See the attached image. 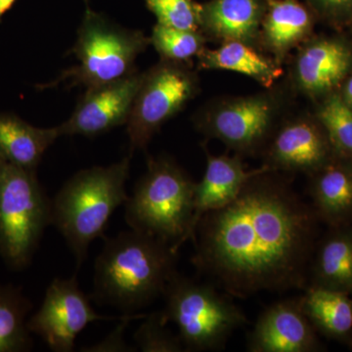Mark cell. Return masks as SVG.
Wrapping results in <instances>:
<instances>
[{
	"instance_id": "1f68e13d",
	"label": "cell",
	"mask_w": 352,
	"mask_h": 352,
	"mask_svg": "<svg viewBox=\"0 0 352 352\" xmlns=\"http://www.w3.org/2000/svg\"><path fill=\"white\" fill-rule=\"evenodd\" d=\"M85 1H87V0H85Z\"/></svg>"
},
{
	"instance_id": "f546056e",
	"label": "cell",
	"mask_w": 352,
	"mask_h": 352,
	"mask_svg": "<svg viewBox=\"0 0 352 352\" xmlns=\"http://www.w3.org/2000/svg\"><path fill=\"white\" fill-rule=\"evenodd\" d=\"M17 0H0V23L2 18L14 6Z\"/></svg>"
},
{
	"instance_id": "ffe728a7",
	"label": "cell",
	"mask_w": 352,
	"mask_h": 352,
	"mask_svg": "<svg viewBox=\"0 0 352 352\" xmlns=\"http://www.w3.org/2000/svg\"><path fill=\"white\" fill-rule=\"evenodd\" d=\"M315 214L333 226L352 217V173L340 166H329L312 189Z\"/></svg>"
},
{
	"instance_id": "8992f818",
	"label": "cell",
	"mask_w": 352,
	"mask_h": 352,
	"mask_svg": "<svg viewBox=\"0 0 352 352\" xmlns=\"http://www.w3.org/2000/svg\"><path fill=\"white\" fill-rule=\"evenodd\" d=\"M148 41L142 32L124 29L87 8L71 50L78 66L43 87H56L69 80L72 85L91 88L126 78L135 72L134 62Z\"/></svg>"
},
{
	"instance_id": "4fadbf2b",
	"label": "cell",
	"mask_w": 352,
	"mask_h": 352,
	"mask_svg": "<svg viewBox=\"0 0 352 352\" xmlns=\"http://www.w3.org/2000/svg\"><path fill=\"white\" fill-rule=\"evenodd\" d=\"M60 136L58 126L39 129L13 113H0V156L19 168L36 171L44 153Z\"/></svg>"
},
{
	"instance_id": "4dcf8cb0",
	"label": "cell",
	"mask_w": 352,
	"mask_h": 352,
	"mask_svg": "<svg viewBox=\"0 0 352 352\" xmlns=\"http://www.w3.org/2000/svg\"><path fill=\"white\" fill-rule=\"evenodd\" d=\"M344 101L352 109V76L347 82L346 92H344Z\"/></svg>"
},
{
	"instance_id": "7c38bea8",
	"label": "cell",
	"mask_w": 352,
	"mask_h": 352,
	"mask_svg": "<svg viewBox=\"0 0 352 352\" xmlns=\"http://www.w3.org/2000/svg\"><path fill=\"white\" fill-rule=\"evenodd\" d=\"M261 171L248 173L238 160L228 157H208L207 170L194 192L191 239L201 217L228 205L254 176Z\"/></svg>"
},
{
	"instance_id": "4316f807",
	"label": "cell",
	"mask_w": 352,
	"mask_h": 352,
	"mask_svg": "<svg viewBox=\"0 0 352 352\" xmlns=\"http://www.w3.org/2000/svg\"><path fill=\"white\" fill-rule=\"evenodd\" d=\"M159 24L196 31L201 22V8L192 0H145Z\"/></svg>"
},
{
	"instance_id": "e0dca14e",
	"label": "cell",
	"mask_w": 352,
	"mask_h": 352,
	"mask_svg": "<svg viewBox=\"0 0 352 352\" xmlns=\"http://www.w3.org/2000/svg\"><path fill=\"white\" fill-rule=\"evenodd\" d=\"M327 148L318 131L307 122L285 127L273 142V161L289 170H312L322 164Z\"/></svg>"
},
{
	"instance_id": "6da1fadb",
	"label": "cell",
	"mask_w": 352,
	"mask_h": 352,
	"mask_svg": "<svg viewBox=\"0 0 352 352\" xmlns=\"http://www.w3.org/2000/svg\"><path fill=\"white\" fill-rule=\"evenodd\" d=\"M315 212L293 191L249 180L228 205L204 215L192 263L227 293L302 288L314 254Z\"/></svg>"
},
{
	"instance_id": "ba28073f",
	"label": "cell",
	"mask_w": 352,
	"mask_h": 352,
	"mask_svg": "<svg viewBox=\"0 0 352 352\" xmlns=\"http://www.w3.org/2000/svg\"><path fill=\"white\" fill-rule=\"evenodd\" d=\"M194 91L193 78L171 64L143 75L126 127L131 149H142L162 124L175 115Z\"/></svg>"
},
{
	"instance_id": "44dd1931",
	"label": "cell",
	"mask_w": 352,
	"mask_h": 352,
	"mask_svg": "<svg viewBox=\"0 0 352 352\" xmlns=\"http://www.w3.org/2000/svg\"><path fill=\"white\" fill-rule=\"evenodd\" d=\"M32 309L21 287L0 284V352L31 351L34 342L27 317Z\"/></svg>"
},
{
	"instance_id": "7402d4cb",
	"label": "cell",
	"mask_w": 352,
	"mask_h": 352,
	"mask_svg": "<svg viewBox=\"0 0 352 352\" xmlns=\"http://www.w3.org/2000/svg\"><path fill=\"white\" fill-rule=\"evenodd\" d=\"M201 66L236 72L265 85L272 82L280 74L279 69L240 41H231L217 50L210 51L201 58Z\"/></svg>"
},
{
	"instance_id": "8fae6325",
	"label": "cell",
	"mask_w": 352,
	"mask_h": 352,
	"mask_svg": "<svg viewBox=\"0 0 352 352\" xmlns=\"http://www.w3.org/2000/svg\"><path fill=\"white\" fill-rule=\"evenodd\" d=\"M318 349L314 327L300 300H281L266 308L248 340L251 352H312Z\"/></svg>"
},
{
	"instance_id": "484cf974",
	"label": "cell",
	"mask_w": 352,
	"mask_h": 352,
	"mask_svg": "<svg viewBox=\"0 0 352 352\" xmlns=\"http://www.w3.org/2000/svg\"><path fill=\"white\" fill-rule=\"evenodd\" d=\"M161 312L149 315L134 333L136 347L143 352L187 351L179 336L166 328Z\"/></svg>"
},
{
	"instance_id": "83f0119b",
	"label": "cell",
	"mask_w": 352,
	"mask_h": 352,
	"mask_svg": "<svg viewBox=\"0 0 352 352\" xmlns=\"http://www.w3.org/2000/svg\"><path fill=\"white\" fill-rule=\"evenodd\" d=\"M136 317L135 315H124L122 322L115 330L112 331L107 337L100 342H96L90 346L82 347L85 352H131L135 351V347L129 346L124 339V332L129 321Z\"/></svg>"
},
{
	"instance_id": "2e32d148",
	"label": "cell",
	"mask_w": 352,
	"mask_h": 352,
	"mask_svg": "<svg viewBox=\"0 0 352 352\" xmlns=\"http://www.w3.org/2000/svg\"><path fill=\"white\" fill-rule=\"evenodd\" d=\"M349 64L351 55L342 44L321 41L309 46L300 57L298 80L308 91H325L344 78Z\"/></svg>"
},
{
	"instance_id": "5bb4252c",
	"label": "cell",
	"mask_w": 352,
	"mask_h": 352,
	"mask_svg": "<svg viewBox=\"0 0 352 352\" xmlns=\"http://www.w3.org/2000/svg\"><path fill=\"white\" fill-rule=\"evenodd\" d=\"M270 108L261 99H245L226 106L210 120V129L232 147L247 149L258 144L270 126Z\"/></svg>"
},
{
	"instance_id": "7a4b0ae2",
	"label": "cell",
	"mask_w": 352,
	"mask_h": 352,
	"mask_svg": "<svg viewBox=\"0 0 352 352\" xmlns=\"http://www.w3.org/2000/svg\"><path fill=\"white\" fill-rule=\"evenodd\" d=\"M177 254L166 241L133 229L107 238L95 261L90 298L134 315L164 295L177 273Z\"/></svg>"
},
{
	"instance_id": "d6986e66",
	"label": "cell",
	"mask_w": 352,
	"mask_h": 352,
	"mask_svg": "<svg viewBox=\"0 0 352 352\" xmlns=\"http://www.w3.org/2000/svg\"><path fill=\"white\" fill-rule=\"evenodd\" d=\"M259 13L258 0H212L201 8V21L217 36L242 41L256 31Z\"/></svg>"
},
{
	"instance_id": "3957f363",
	"label": "cell",
	"mask_w": 352,
	"mask_h": 352,
	"mask_svg": "<svg viewBox=\"0 0 352 352\" xmlns=\"http://www.w3.org/2000/svg\"><path fill=\"white\" fill-rule=\"evenodd\" d=\"M129 168L131 156L109 166L78 171L51 200L52 226L63 236L78 267L87 259L90 244L104 237L113 212L129 198Z\"/></svg>"
},
{
	"instance_id": "5b68a950",
	"label": "cell",
	"mask_w": 352,
	"mask_h": 352,
	"mask_svg": "<svg viewBox=\"0 0 352 352\" xmlns=\"http://www.w3.org/2000/svg\"><path fill=\"white\" fill-rule=\"evenodd\" d=\"M52 203L36 177L0 156V256L14 270L30 265L46 227Z\"/></svg>"
},
{
	"instance_id": "d4e9b609",
	"label": "cell",
	"mask_w": 352,
	"mask_h": 352,
	"mask_svg": "<svg viewBox=\"0 0 352 352\" xmlns=\"http://www.w3.org/2000/svg\"><path fill=\"white\" fill-rule=\"evenodd\" d=\"M319 119L333 144L340 151L352 154V109L346 101L335 95L321 109Z\"/></svg>"
},
{
	"instance_id": "52a82bcc",
	"label": "cell",
	"mask_w": 352,
	"mask_h": 352,
	"mask_svg": "<svg viewBox=\"0 0 352 352\" xmlns=\"http://www.w3.org/2000/svg\"><path fill=\"white\" fill-rule=\"evenodd\" d=\"M162 318L173 322L186 351H214L226 346L231 333L244 325L245 317L226 296L210 285L196 283L176 273L164 295Z\"/></svg>"
},
{
	"instance_id": "9c48e42d",
	"label": "cell",
	"mask_w": 352,
	"mask_h": 352,
	"mask_svg": "<svg viewBox=\"0 0 352 352\" xmlns=\"http://www.w3.org/2000/svg\"><path fill=\"white\" fill-rule=\"evenodd\" d=\"M108 319L95 312L90 298L80 289L76 275L55 278L41 308L28 320V328L43 339L51 351L71 352L76 337L88 324Z\"/></svg>"
},
{
	"instance_id": "ac0fdd59",
	"label": "cell",
	"mask_w": 352,
	"mask_h": 352,
	"mask_svg": "<svg viewBox=\"0 0 352 352\" xmlns=\"http://www.w3.org/2000/svg\"><path fill=\"white\" fill-rule=\"evenodd\" d=\"M300 307L314 328L333 338L352 330V300L346 294L311 286L300 298Z\"/></svg>"
},
{
	"instance_id": "603a6c76",
	"label": "cell",
	"mask_w": 352,
	"mask_h": 352,
	"mask_svg": "<svg viewBox=\"0 0 352 352\" xmlns=\"http://www.w3.org/2000/svg\"><path fill=\"white\" fill-rule=\"evenodd\" d=\"M307 9L294 0H270V12L265 22L268 41L276 48L295 43L309 27Z\"/></svg>"
},
{
	"instance_id": "f1b7e54d",
	"label": "cell",
	"mask_w": 352,
	"mask_h": 352,
	"mask_svg": "<svg viewBox=\"0 0 352 352\" xmlns=\"http://www.w3.org/2000/svg\"><path fill=\"white\" fill-rule=\"evenodd\" d=\"M319 1L331 8H346L352 4V0H319Z\"/></svg>"
},
{
	"instance_id": "277c9868",
	"label": "cell",
	"mask_w": 352,
	"mask_h": 352,
	"mask_svg": "<svg viewBox=\"0 0 352 352\" xmlns=\"http://www.w3.org/2000/svg\"><path fill=\"white\" fill-rule=\"evenodd\" d=\"M196 184L168 160L150 161L124 203V219L133 230L149 234L175 251L191 239Z\"/></svg>"
},
{
	"instance_id": "9a60e30c",
	"label": "cell",
	"mask_w": 352,
	"mask_h": 352,
	"mask_svg": "<svg viewBox=\"0 0 352 352\" xmlns=\"http://www.w3.org/2000/svg\"><path fill=\"white\" fill-rule=\"evenodd\" d=\"M312 286L352 295V228H340L319 245L312 263Z\"/></svg>"
},
{
	"instance_id": "cb8c5ba5",
	"label": "cell",
	"mask_w": 352,
	"mask_h": 352,
	"mask_svg": "<svg viewBox=\"0 0 352 352\" xmlns=\"http://www.w3.org/2000/svg\"><path fill=\"white\" fill-rule=\"evenodd\" d=\"M151 41L160 54L175 61H185L193 57L201 43L196 31L175 29L159 23L153 30Z\"/></svg>"
},
{
	"instance_id": "30bf717a",
	"label": "cell",
	"mask_w": 352,
	"mask_h": 352,
	"mask_svg": "<svg viewBox=\"0 0 352 352\" xmlns=\"http://www.w3.org/2000/svg\"><path fill=\"white\" fill-rule=\"evenodd\" d=\"M143 75L134 72L117 82L87 88L71 118L58 126L61 136L95 138L126 124Z\"/></svg>"
}]
</instances>
